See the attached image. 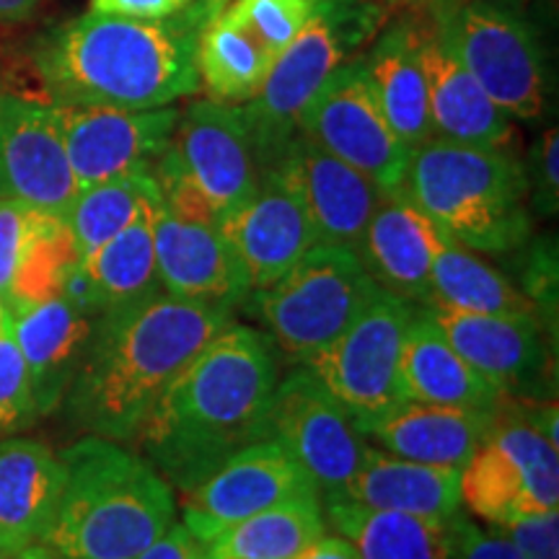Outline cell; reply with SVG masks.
I'll list each match as a JSON object with an SVG mask.
<instances>
[{
    "label": "cell",
    "instance_id": "4316f807",
    "mask_svg": "<svg viewBox=\"0 0 559 559\" xmlns=\"http://www.w3.org/2000/svg\"><path fill=\"white\" fill-rule=\"evenodd\" d=\"M326 523L353 542L360 559H464V515L451 519H419L355 506L347 500H324Z\"/></svg>",
    "mask_w": 559,
    "mask_h": 559
},
{
    "label": "cell",
    "instance_id": "44dd1931",
    "mask_svg": "<svg viewBox=\"0 0 559 559\" xmlns=\"http://www.w3.org/2000/svg\"><path fill=\"white\" fill-rule=\"evenodd\" d=\"M218 228L239 257L249 293L270 288L317 243L298 194L277 171L264 174L257 192Z\"/></svg>",
    "mask_w": 559,
    "mask_h": 559
},
{
    "label": "cell",
    "instance_id": "6da1fadb",
    "mask_svg": "<svg viewBox=\"0 0 559 559\" xmlns=\"http://www.w3.org/2000/svg\"><path fill=\"white\" fill-rule=\"evenodd\" d=\"M228 0H194L166 19L86 11L47 29L34 68L52 104L158 109L200 91L198 50Z\"/></svg>",
    "mask_w": 559,
    "mask_h": 559
},
{
    "label": "cell",
    "instance_id": "5bb4252c",
    "mask_svg": "<svg viewBox=\"0 0 559 559\" xmlns=\"http://www.w3.org/2000/svg\"><path fill=\"white\" fill-rule=\"evenodd\" d=\"M264 440H275L304 466L321 500L337 498L366 459L368 440L347 409L324 389L309 366L277 381L264 423Z\"/></svg>",
    "mask_w": 559,
    "mask_h": 559
},
{
    "label": "cell",
    "instance_id": "836d02e7",
    "mask_svg": "<svg viewBox=\"0 0 559 559\" xmlns=\"http://www.w3.org/2000/svg\"><path fill=\"white\" fill-rule=\"evenodd\" d=\"M160 190L153 171L99 181L83 187L70 202L66 226L81 257L102 247L140 218H148L160 205Z\"/></svg>",
    "mask_w": 559,
    "mask_h": 559
},
{
    "label": "cell",
    "instance_id": "277c9868",
    "mask_svg": "<svg viewBox=\"0 0 559 559\" xmlns=\"http://www.w3.org/2000/svg\"><path fill=\"white\" fill-rule=\"evenodd\" d=\"M60 459L66 487L41 544L66 559H135L177 521L169 481L115 440L83 438Z\"/></svg>",
    "mask_w": 559,
    "mask_h": 559
},
{
    "label": "cell",
    "instance_id": "d4e9b609",
    "mask_svg": "<svg viewBox=\"0 0 559 559\" xmlns=\"http://www.w3.org/2000/svg\"><path fill=\"white\" fill-rule=\"evenodd\" d=\"M492 417L495 412L400 402L379 417L355 423V428L394 456L464 469Z\"/></svg>",
    "mask_w": 559,
    "mask_h": 559
},
{
    "label": "cell",
    "instance_id": "7402d4cb",
    "mask_svg": "<svg viewBox=\"0 0 559 559\" xmlns=\"http://www.w3.org/2000/svg\"><path fill=\"white\" fill-rule=\"evenodd\" d=\"M449 241L402 190L383 192L355 254L383 293L425 306L432 264Z\"/></svg>",
    "mask_w": 559,
    "mask_h": 559
},
{
    "label": "cell",
    "instance_id": "d6986e66",
    "mask_svg": "<svg viewBox=\"0 0 559 559\" xmlns=\"http://www.w3.org/2000/svg\"><path fill=\"white\" fill-rule=\"evenodd\" d=\"M309 215L317 243L358 249L383 192L366 174L298 132L275 164Z\"/></svg>",
    "mask_w": 559,
    "mask_h": 559
},
{
    "label": "cell",
    "instance_id": "30bf717a",
    "mask_svg": "<svg viewBox=\"0 0 559 559\" xmlns=\"http://www.w3.org/2000/svg\"><path fill=\"white\" fill-rule=\"evenodd\" d=\"M461 502L492 526L559 510L557 445L506 396L479 449L461 469Z\"/></svg>",
    "mask_w": 559,
    "mask_h": 559
},
{
    "label": "cell",
    "instance_id": "7dc6e473",
    "mask_svg": "<svg viewBox=\"0 0 559 559\" xmlns=\"http://www.w3.org/2000/svg\"><path fill=\"white\" fill-rule=\"evenodd\" d=\"M5 324H11V317H9V309H5L3 298H0V330H3Z\"/></svg>",
    "mask_w": 559,
    "mask_h": 559
},
{
    "label": "cell",
    "instance_id": "8992f818",
    "mask_svg": "<svg viewBox=\"0 0 559 559\" xmlns=\"http://www.w3.org/2000/svg\"><path fill=\"white\" fill-rule=\"evenodd\" d=\"M153 177L164 207L179 218L218 226L243 205L260 187L264 169L241 104L200 99L179 111Z\"/></svg>",
    "mask_w": 559,
    "mask_h": 559
},
{
    "label": "cell",
    "instance_id": "52a82bcc",
    "mask_svg": "<svg viewBox=\"0 0 559 559\" xmlns=\"http://www.w3.org/2000/svg\"><path fill=\"white\" fill-rule=\"evenodd\" d=\"M386 9L376 0H319L309 24L272 66L260 94L241 104L267 174L298 135L306 104L340 66L381 32Z\"/></svg>",
    "mask_w": 559,
    "mask_h": 559
},
{
    "label": "cell",
    "instance_id": "1f68e13d",
    "mask_svg": "<svg viewBox=\"0 0 559 559\" xmlns=\"http://www.w3.org/2000/svg\"><path fill=\"white\" fill-rule=\"evenodd\" d=\"M321 500H293L221 528L205 542L207 559H293L326 534Z\"/></svg>",
    "mask_w": 559,
    "mask_h": 559
},
{
    "label": "cell",
    "instance_id": "7c38bea8",
    "mask_svg": "<svg viewBox=\"0 0 559 559\" xmlns=\"http://www.w3.org/2000/svg\"><path fill=\"white\" fill-rule=\"evenodd\" d=\"M415 304L379 290L332 345L306 362L353 423H366L404 402L400 358Z\"/></svg>",
    "mask_w": 559,
    "mask_h": 559
},
{
    "label": "cell",
    "instance_id": "f1b7e54d",
    "mask_svg": "<svg viewBox=\"0 0 559 559\" xmlns=\"http://www.w3.org/2000/svg\"><path fill=\"white\" fill-rule=\"evenodd\" d=\"M400 391L404 402L481 412H495L506 400L451 347L423 306H415L404 337Z\"/></svg>",
    "mask_w": 559,
    "mask_h": 559
},
{
    "label": "cell",
    "instance_id": "484cf974",
    "mask_svg": "<svg viewBox=\"0 0 559 559\" xmlns=\"http://www.w3.org/2000/svg\"><path fill=\"white\" fill-rule=\"evenodd\" d=\"M425 81H428L430 120L436 138L481 148H506L513 138L510 117L487 96L477 79L461 66L456 55L432 32L423 29L419 39Z\"/></svg>",
    "mask_w": 559,
    "mask_h": 559
},
{
    "label": "cell",
    "instance_id": "4dcf8cb0",
    "mask_svg": "<svg viewBox=\"0 0 559 559\" xmlns=\"http://www.w3.org/2000/svg\"><path fill=\"white\" fill-rule=\"evenodd\" d=\"M151 223L153 215L140 218L81 257L79 270L66 285L68 296L104 313L160 293Z\"/></svg>",
    "mask_w": 559,
    "mask_h": 559
},
{
    "label": "cell",
    "instance_id": "7bdbcfd3",
    "mask_svg": "<svg viewBox=\"0 0 559 559\" xmlns=\"http://www.w3.org/2000/svg\"><path fill=\"white\" fill-rule=\"evenodd\" d=\"M293 559H360V555L342 534H324Z\"/></svg>",
    "mask_w": 559,
    "mask_h": 559
},
{
    "label": "cell",
    "instance_id": "c3c4849f",
    "mask_svg": "<svg viewBox=\"0 0 559 559\" xmlns=\"http://www.w3.org/2000/svg\"><path fill=\"white\" fill-rule=\"evenodd\" d=\"M0 559H9V557H5V555H3V551H0Z\"/></svg>",
    "mask_w": 559,
    "mask_h": 559
},
{
    "label": "cell",
    "instance_id": "ee69618b",
    "mask_svg": "<svg viewBox=\"0 0 559 559\" xmlns=\"http://www.w3.org/2000/svg\"><path fill=\"white\" fill-rule=\"evenodd\" d=\"M45 0H0V26H16L29 21Z\"/></svg>",
    "mask_w": 559,
    "mask_h": 559
},
{
    "label": "cell",
    "instance_id": "bcb514c9",
    "mask_svg": "<svg viewBox=\"0 0 559 559\" xmlns=\"http://www.w3.org/2000/svg\"><path fill=\"white\" fill-rule=\"evenodd\" d=\"M376 3H404V5H423V9H436V5H440V3H445V0H376ZM383 9H386V5H383Z\"/></svg>",
    "mask_w": 559,
    "mask_h": 559
},
{
    "label": "cell",
    "instance_id": "603a6c76",
    "mask_svg": "<svg viewBox=\"0 0 559 559\" xmlns=\"http://www.w3.org/2000/svg\"><path fill=\"white\" fill-rule=\"evenodd\" d=\"M96 319L99 313L66 290L11 313V332L29 368L39 417L50 415L66 400Z\"/></svg>",
    "mask_w": 559,
    "mask_h": 559
},
{
    "label": "cell",
    "instance_id": "d6a6232c",
    "mask_svg": "<svg viewBox=\"0 0 559 559\" xmlns=\"http://www.w3.org/2000/svg\"><path fill=\"white\" fill-rule=\"evenodd\" d=\"M425 306L489 313V317H536L531 300L510 280L487 264L477 251L449 241L430 272V296Z\"/></svg>",
    "mask_w": 559,
    "mask_h": 559
},
{
    "label": "cell",
    "instance_id": "f546056e",
    "mask_svg": "<svg viewBox=\"0 0 559 559\" xmlns=\"http://www.w3.org/2000/svg\"><path fill=\"white\" fill-rule=\"evenodd\" d=\"M419 39L423 29L415 21H396L376 34L373 47L362 55L376 102L391 130L409 151L436 138Z\"/></svg>",
    "mask_w": 559,
    "mask_h": 559
},
{
    "label": "cell",
    "instance_id": "e575fe53",
    "mask_svg": "<svg viewBox=\"0 0 559 559\" xmlns=\"http://www.w3.org/2000/svg\"><path fill=\"white\" fill-rule=\"evenodd\" d=\"M37 417L29 368L13 340L11 324H5L0 330V438L29 428Z\"/></svg>",
    "mask_w": 559,
    "mask_h": 559
},
{
    "label": "cell",
    "instance_id": "b9f144b4",
    "mask_svg": "<svg viewBox=\"0 0 559 559\" xmlns=\"http://www.w3.org/2000/svg\"><path fill=\"white\" fill-rule=\"evenodd\" d=\"M464 559H523L519 547L506 531L492 526V531H479L474 523H469L466 531V549Z\"/></svg>",
    "mask_w": 559,
    "mask_h": 559
},
{
    "label": "cell",
    "instance_id": "83f0119b",
    "mask_svg": "<svg viewBox=\"0 0 559 559\" xmlns=\"http://www.w3.org/2000/svg\"><path fill=\"white\" fill-rule=\"evenodd\" d=\"M330 500H347L373 510L451 519L461 513V469L423 464L368 443L360 469L347 481L345 492Z\"/></svg>",
    "mask_w": 559,
    "mask_h": 559
},
{
    "label": "cell",
    "instance_id": "3957f363",
    "mask_svg": "<svg viewBox=\"0 0 559 559\" xmlns=\"http://www.w3.org/2000/svg\"><path fill=\"white\" fill-rule=\"evenodd\" d=\"M230 313L164 290L99 313L62 400L70 419L91 436L132 440L158 396L228 324Z\"/></svg>",
    "mask_w": 559,
    "mask_h": 559
},
{
    "label": "cell",
    "instance_id": "8fae6325",
    "mask_svg": "<svg viewBox=\"0 0 559 559\" xmlns=\"http://www.w3.org/2000/svg\"><path fill=\"white\" fill-rule=\"evenodd\" d=\"M319 0H230L205 26L198 50L207 99L247 104L272 66L309 24Z\"/></svg>",
    "mask_w": 559,
    "mask_h": 559
},
{
    "label": "cell",
    "instance_id": "ab89813d",
    "mask_svg": "<svg viewBox=\"0 0 559 559\" xmlns=\"http://www.w3.org/2000/svg\"><path fill=\"white\" fill-rule=\"evenodd\" d=\"M135 559H207L205 544L185 523L174 521L148 549H143Z\"/></svg>",
    "mask_w": 559,
    "mask_h": 559
},
{
    "label": "cell",
    "instance_id": "5b68a950",
    "mask_svg": "<svg viewBox=\"0 0 559 559\" xmlns=\"http://www.w3.org/2000/svg\"><path fill=\"white\" fill-rule=\"evenodd\" d=\"M402 192L461 247L508 254L534 230L528 177L508 148L432 138L412 151Z\"/></svg>",
    "mask_w": 559,
    "mask_h": 559
},
{
    "label": "cell",
    "instance_id": "7a4b0ae2",
    "mask_svg": "<svg viewBox=\"0 0 559 559\" xmlns=\"http://www.w3.org/2000/svg\"><path fill=\"white\" fill-rule=\"evenodd\" d=\"M277 381L270 337L228 321L179 370L132 440L160 477L190 492L243 445L264 440Z\"/></svg>",
    "mask_w": 559,
    "mask_h": 559
},
{
    "label": "cell",
    "instance_id": "f6af8a7d",
    "mask_svg": "<svg viewBox=\"0 0 559 559\" xmlns=\"http://www.w3.org/2000/svg\"><path fill=\"white\" fill-rule=\"evenodd\" d=\"M9 559H66L62 555H58L52 547H47V544H32V547L16 551V555L9 557Z\"/></svg>",
    "mask_w": 559,
    "mask_h": 559
},
{
    "label": "cell",
    "instance_id": "8d00e7d4",
    "mask_svg": "<svg viewBox=\"0 0 559 559\" xmlns=\"http://www.w3.org/2000/svg\"><path fill=\"white\" fill-rule=\"evenodd\" d=\"M523 296L534 306L544 334L549 321L557 330V249L555 241H539L528 251V264L523 272Z\"/></svg>",
    "mask_w": 559,
    "mask_h": 559
},
{
    "label": "cell",
    "instance_id": "e0dca14e",
    "mask_svg": "<svg viewBox=\"0 0 559 559\" xmlns=\"http://www.w3.org/2000/svg\"><path fill=\"white\" fill-rule=\"evenodd\" d=\"M79 190L55 104L0 94V198L66 218Z\"/></svg>",
    "mask_w": 559,
    "mask_h": 559
},
{
    "label": "cell",
    "instance_id": "ffe728a7",
    "mask_svg": "<svg viewBox=\"0 0 559 559\" xmlns=\"http://www.w3.org/2000/svg\"><path fill=\"white\" fill-rule=\"evenodd\" d=\"M151 226L160 290L228 311L249 298L239 257L218 226L179 218L164 207V202L153 213Z\"/></svg>",
    "mask_w": 559,
    "mask_h": 559
},
{
    "label": "cell",
    "instance_id": "cb8c5ba5",
    "mask_svg": "<svg viewBox=\"0 0 559 559\" xmlns=\"http://www.w3.org/2000/svg\"><path fill=\"white\" fill-rule=\"evenodd\" d=\"M66 464L39 440L0 438V551L45 542L58 513Z\"/></svg>",
    "mask_w": 559,
    "mask_h": 559
},
{
    "label": "cell",
    "instance_id": "ac0fdd59",
    "mask_svg": "<svg viewBox=\"0 0 559 559\" xmlns=\"http://www.w3.org/2000/svg\"><path fill=\"white\" fill-rule=\"evenodd\" d=\"M443 337L500 396L531 400L549 370V347L536 317H489L423 306Z\"/></svg>",
    "mask_w": 559,
    "mask_h": 559
},
{
    "label": "cell",
    "instance_id": "ba28073f",
    "mask_svg": "<svg viewBox=\"0 0 559 559\" xmlns=\"http://www.w3.org/2000/svg\"><path fill=\"white\" fill-rule=\"evenodd\" d=\"M379 290L355 249L313 243L270 288L249 293V300L272 345L306 366L360 317Z\"/></svg>",
    "mask_w": 559,
    "mask_h": 559
},
{
    "label": "cell",
    "instance_id": "4fadbf2b",
    "mask_svg": "<svg viewBox=\"0 0 559 559\" xmlns=\"http://www.w3.org/2000/svg\"><path fill=\"white\" fill-rule=\"evenodd\" d=\"M298 132L366 174L381 192L402 190L412 151L383 117L362 55H355L321 83L300 115Z\"/></svg>",
    "mask_w": 559,
    "mask_h": 559
},
{
    "label": "cell",
    "instance_id": "d590c367",
    "mask_svg": "<svg viewBox=\"0 0 559 559\" xmlns=\"http://www.w3.org/2000/svg\"><path fill=\"white\" fill-rule=\"evenodd\" d=\"M47 215L21 205L16 200L0 198V298H9L13 275H16L21 257Z\"/></svg>",
    "mask_w": 559,
    "mask_h": 559
},
{
    "label": "cell",
    "instance_id": "74e56055",
    "mask_svg": "<svg viewBox=\"0 0 559 559\" xmlns=\"http://www.w3.org/2000/svg\"><path fill=\"white\" fill-rule=\"evenodd\" d=\"M531 210L539 215H555L559 205V132L549 128L536 140L526 164Z\"/></svg>",
    "mask_w": 559,
    "mask_h": 559
},
{
    "label": "cell",
    "instance_id": "60d3db41",
    "mask_svg": "<svg viewBox=\"0 0 559 559\" xmlns=\"http://www.w3.org/2000/svg\"><path fill=\"white\" fill-rule=\"evenodd\" d=\"M194 0H91V11L130 19H166L190 9Z\"/></svg>",
    "mask_w": 559,
    "mask_h": 559
},
{
    "label": "cell",
    "instance_id": "2e32d148",
    "mask_svg": "<svg viewBox=\"0 0 559 559\" xmlns=\"http://www.w3.org/2000/svg\"><path fill=\"white\" fill-rule=\"evenodd\" d=\"M66 151L79 187L148 174L169 148L177 107L120 109L55 104Z\"/></svg>",
    "mask_w": 559,
    "mask_h": 559
},
{
    "label": "cell",
    "instance_id": "9a60e30c",
    "mask_svg": "<svg viewBox=\"0 0 559 559\" xmlns=\"http://www.w3.org/2000/svg\"><path fill=\"white\" fill-rule=\"evenodd\" d=\"M185 495V526L205 544L221 528L293 500H321L304 466L275 440H254Z\"/></svg>",
    "mask_w": 559,
    "mask_h": 559
},
{
    "label": "cell",
    "instance_id": "f35d334b",
    "mask_svg": "<svg viewBox=\"0 0 559 559\" xmlns=\"http://www.w3.org/2000/svg\"><path fill=\"white\" fill-rule=\"evenodd\" d=\"M513 539L523 559H559V515L557 510L528 515L508 526H498Z\"/></svg>",
    "mask_w": 559,
    "mask_h": 559
},
{
    "label": "cell",
    "instance_id": "9c48e42d",
    "mask_svg": "<svg viewBox=\"0 0 559 559\" xmlns=\"http://www.w3.org/2000/svg\"><path fill=\"white\" fill-rule=\"evenodd\" d=\"M430 26L508 117H542L547 107L542 41L519 11L495 0H445L430 9Z\"/></svg>",
    "mask_w": 559,
    "mask_h": 559
}]
</instances>
